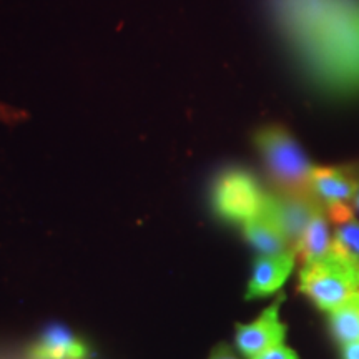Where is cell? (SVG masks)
Instances as JSON below:
<instances>
[{"label":"cell","mask_w":359,"mask_h":359,"mask_svg":"<svg viewBox=\"0 0 359 359\" xmlns=\"http://www.w3.org/2000/svg\"><path fill=\"white\" fill-rule=\"evenodd\" d=\"M266 193L257 178L241 168H230L215 182L212 203L219 218L233 223H246L262 213Z\"/></svg>","instance_id":"277c9868"},{"label":"cell","mask_w":359,"mask_h":359,"mask_svg":"<svg viewBox=\"0 0 359 359\" xmlns=\"http://www.w3.org/2000/svg\"><path fill=\"white\" fill-rule=\"evenodd\" d=\"M327 213L323 208L314 215L311 223L308 224L306 231L302 238V243L298 246V255L302 264L314 263L318 259L325 258L333 246V236L330 235V223H327Z\"/></svg>","instance_id":"8fae6325"},{"label":"cell","mask_w":359,"mask_h":359,"mask_svg":"<svg viewBox=\"0 0 359 359\" xmlns=\"http://www.w3.org/2000/svg\"><path fill=\"white\" fill-rule=\"evenodd\" d=\"M283 296L268 306L255 321L248 325H236V346L241 354L253 359L259 353L285 343L286 326L280 320Z\"/></svg>","instance_id":"52a82bcc"},{"label":"cell","mask_w":359,"mask_h":359,"mask_svg":"<svg viewBox=\"0 0 359 359\" xmlns=\"http://www.w3.org/2000/svg\"><path fill=\"white\" fill-rule=\"evenodd\" d=\"M334 226L333 248L359 263V222H356V218H349Z\"/></svg>","instance_id":"4fadbf2b"},{"label":"cell","mask_w":359,"mask_h":359,"mask_svg":"<svg viewBox=\"0 0 359 359\" xmlns=\"http://www.w3.org/2000/svg\"><path fill=\"white\" fill-rule=\"evenodd\" d=\"M280 24L318 82L359 90V0H269Z\"/></svg>","instance_id":"6da1fadb"},{"label":"cell","mask_w":359,"mask_h":359,"mask_svg":"<svg viewBox=\"0 0 359 359\" xmlns=\"http://www.w3.org/2000/svg\"><path fill=\"white\" fill-rule=\"evenodd\" d=\"M259 155L276 187V193L309 195L311 188V161L288 130L280 125L259 128L253 137Z\"/></svg>","instance_id":"7a4b0ae2"},{"label":"cell","mask_w":359,"mask_h":359,"mask_svg":"<svg viewBox=\"0 0 359 359\" xmlns=\"http://www.w3.org/2000/svg\"><path fill=\"white\" fill-rule=\"evenodd\" d=\"M264 208L275 218L278 226L285 233L291 248L298 251L302 238L311 223L314 215L325 208L314 193L309 195H285V193H266Z\"/></svg>","instance_id":"8992f818"},{"label":"cell","mask_w":359,"mask_h":359,"mask_svg":"<svg viewBox=\"0 0 359 359\" xmlns=\"http://www.w3.org/2000/svg\"><path fill=\"white\" fill-rule=\"evenodd\" d=\"M354 208L359 212V177H358V191H356V196H354Z\"/></svg>","instance_id":"e0dca14e"},{"label":"cell","mask_w":359,"mask_h":359,"mask_svg":"<svg viewBox=\"0 0 359 359\" xmlns=\"http://www.w3.org/2000/svg\"><path fill=\"white\" fill-rule=\"evenodd\" d=\"M311 188L325 206L331 223L338 224L354 218L353 203L358 191V177L344 168L313 167Z\"/></svg>","instance_id":"5b68a950"},{"label":"cell","mask_w":359,"mask_h":359,"mask_svg":"<svg viewBox=\"0 0 359 359\" xmlns=\"http://www.w3.org/2000/svg\"><path fill=\"white\" fill-rule=\"evenodd\" d=\"M331 333L341 344L359 339V291L327 313Z\"/></svg>","instance_id":"7c38bea8"},{"label":"cell","mask_w":359,"mask_h":359,"mask_svg":"<svg viewBox=\"0 0 359 359\" xmlns=\"http://www.w3.org/2000/svg\"><path fill=\"white\" fill-rule=\"evenodd\" d=\"M296 257L298 255L294 250L275 255V257L259 255L255 259L253 273H251L248 290H246V299H257L276 293L293 273Z\"/></svg>","instance_id":"ba28073f"},{"label":"cell","mask_w":359,"mask_h":359,"mask_svg":"<svg viewBox=\"0 0 359 359\" xmlns=\"http://www.w3.org/2000/svg\"><path fill=\"white\" fill-rule=\"evenodd\" d=\"M0 110H6V109H2V107H0Z\"/></svg>","instance_id":"ac0fdd59"},{"label":"cell","mask_w":359,"mask_h":359,"mask_svg":"<svg viewBox=\"0 0 359 359\" xmlns=\"http://www.w3.org/2000/svg\"><path fill=\"white\" fill-rule=\"evenodd\" d=\"M88 349L65 326L55 325L45 330L37 343L30 348V359H87Z\"/></svg>","instance_id":"9c48e42d"},{"label":"cell","mask_w":359,"mask_h":359,"mask_svg":"<svg viewBox=\"0 0 359 359\" xmlns=\"http://www.w3.org/2000/svg\"><path fill=\"white\" fill-rule=\"evenodd\" d=\"M298 288L321 311L330 313L359 291V263L331 246L325 258L302 264Z\"/></svg>","instance_id":"3957f363"},{"label":"cell","mask_w":359,"mask_h":359,"mask_svg":"<svg viewBox=\"0 0 359 359\" xmlns=\"http://www.w3.org/2000/svg\"><path fill=\"white\" fill-rule=\"evenodd\" d=\"M341 358L343 359H359V339L351 343L341 344Z\"/></svg>","instance_id":"9a60e30c"},{"label":"cell","mask_w":359,"mask_h":359,"mask_svg":"<svg viewBox=\"0 0 359 359\" xmlns=\"http://www.w3.org/2000/svg\"><path fill=\"white\" fill-rule=\"evenodd\" d=\"M210 359H238V358L233 354L230 346H226V344H218V346L212 351Z\"/></svg>","instance_id":"2e32d148"},{"label":"cell","mask_w":359,"mask_h":359,"mask_svg":"<svg viewBox=\"0 0 359 359\" xmlns=\"http://www.w3.org/2000/svg\"><path fill=\"white\" fill-rule=\"evenodd\" d=\"M243 233L250 245L264 257H275V255L293 250L286 240L285 233L281 231L275 218L269 215L264 206L262 213L243 223Z\"/></svg>","instance_id":"30bf717a"},{"label":"cell","mask_w":359,"mask_h":359,"mask_svg":"<svg viewBox=\"0 0 359 359\" xmlns=\"http://www.w3.org/2000/svg\"><path fill=\"white\" fill-rule=\"evenodd\" d=\"M253 359H299V358L291 348L285 346V344H278V346H273L266 349V351L259 353L258 356H255Z\"/></svg>","instance_id":"5bb4252c"}]
</instances>
